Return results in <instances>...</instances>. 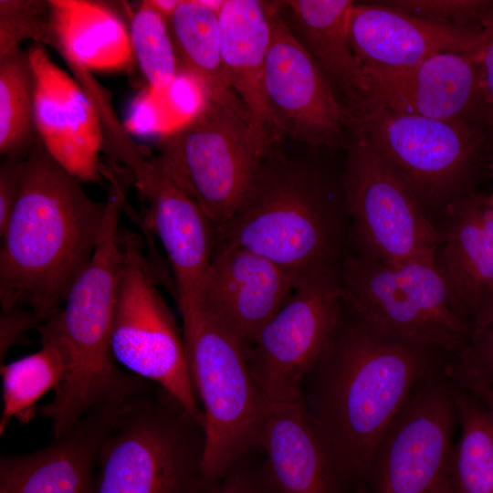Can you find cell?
<instances>
[{"label":"cell","mask_w":493,"mask_h":493,"mask_svg":"<svg viewBox=\"0 0 493 493\" xmlns=\"http://www.w3.org/2000/svg\"><path fill=\"white\" fill-rule=\"evenodd\" d=\"M451 356L347 312L305 376L300 402L344 470L369 493L374 453L416 385Z\"/></svg>","instance_id":"1"},{"label":"cell","mask_w":493,"mask_h":493,"mask_svg":"<svg viewBox=\"0 0 493 493\" xmlns=\"http://www.w3.org/2000/svg\"><path fill=\"white\" fill-rule=\"evenodd\" d=\"M107 212L38 137L25 160L18 199L0 234L1 312L39 326L64 304L89 262Z\"/></svg>","instance_id":"2"},{"label":"cell","mask_w":493,"mask_h":493,"mask_svg":"<svg viewBox=\"0 0 493 493\" xmlns=\"http://www.w3.org/2000/svg\"><path fill=\"white\" fill-rule=\"evenodd\" d=\"M349 240L341 178L277 147L261 159L216 244L255 252L298 278L339 272Z\"/></svg>","instance_id":"3"},{"label":"cell","mask_w":493,"mask_h":493,"mask_svg":"<svg viewBox=\"0 0 493 493\" xmlns=\"http://www.w3.org/2000/svg\"><path fill=\"white\" fill-rule=\"evenodd\" d=\"M130 186L109 184L107 212L94 253L72 284L63 306L37 327L40 339L58 346L65 376L50 401L63 418L77 420L124 395L135 376L116 362L111 323L123 267L119 222Z\"/></svg>","instance_id":"4"},{"label":"cell","mask_w":493,"mask_h":493,"mask_svg":"<svg viewBox=\"0 0 493 493\" xmlns=\"http://www.w3.org/2000/svg\"><path fill=\"white\" fill-rule=\"evenodd\" d=\"M204 424L149 381L116 406L95 461L93 493H200Z\"/></svg>","instance_id":"5"},{"label":"cell","mask_w":493,"mask_h":493,"mask_svg":"<svg viewBox=\"0 0 493 493\" xmlns=\"http://www.w3.org/2000/svg\"><path fill=\"white\" fill-rule=\"evenodd\" d=\"M346 132L360 137L435 218L475 192L492 163L485 129L383 109L344 115Z\"/></svg>","instance_id":"6"},{"label":"cell","mask_w":493,"mask_h":493,"mask_svg":"<svg viewBox=\"0 0 493 493\" xmlns=\"http://www.w3.org/2000/svg\"><path fill=\"white\" fill-rule=\"evenodd\" d=\"M182 322L188 369L204 414V489L257 448L269 403L253 377L246 347L222 323L198 309Z\"/></svg>","instance_id":"7"},{"label":"cell","mask_w":493,"mask_h":493,"mask_svg":"<svg viewBox=\"0 0 493 493\" xmlns=\"http://www.w3.org/2000/svg\"><path fill=\"white\" fill-rule=\"evenodd\" d=\"M339 278L345 310L375 328L452 357L467 344L472 329L455 309L434 260L347 255Z\"/></svg>","instance_id":"8"},{"label":"cell","mask_w":493,"mask_h":493,"mask_svg":"<svg viewBox=\"0 0 493 493\" xmlns=\"http://www.w3.org/2000/svg\"><path fill=\"white\" fill-rule=\"evenodd\" d=\"M157 156L216 229L234 215L268 149L246 111L205 100L185 122L159 135Z\"/></svg>","instance_id":"9"},{"label":"cell","mask_w":493,"mask_h":493,"mask_svg":"<svg viewBox=\"0 0 493 493\" xmlns=\"http://www.w3.org/2000/svg\"><path fill=\"white\" fill-rule=\"evenodd\" d=\"M123 267L110 344L118 364L164 389L204 424L186 361L183 332L161 295L141 238L121 232Z\"/></svg>","instance_id":"10"},{"label":"cell","mask_w":493,"mask_h":493,"mask_svg":"<svg viewBox=\"0 0 493 493\" xmlns=\"http://www.w3.org/2000/svg\"><path fill=\"white\" fill-rule=\"evenodd\" d=\"M346 135L341 182L354 255L385 262L434 260L440 243L436 223L360 137Z\"/></svg>","instance_id":"11"},{"label":"cell","mask_w":493,"mask_h":493,"mask_svg":"<svg viewBox=\"0 0 493 493\" xmlns=\"http://www.w3.org/2000/svg\"><path fill=\"white\" fill-rule=\"evenodd\" d=\"M344 313L339 272L298 279L287 302L246 348L268 403L300 401L302 382L330 346Z\"/></svg>","instance_id":"12"},{"label":"cell","mask_w":493,"mask_h":493,"mask_svg":"<svg viewBox=\"0 0 493 493\" xmlns=\"http://www.w3.org/2000/svg\"><path fill=\"white\" fill-rule=\"evenodd\" d=\"M107 151L131 173L146 202L145 223L167 256L181 316L192 313L215 248V227L160 158L146 155L128 131L118 134Z\"/></svg>","instance_id":"13"},{"label":"cell","mask_w":493,"mask_h":493,"mask_svg":"<svg viewBox=\"0 0 493 493\" xmlns=\"http://www.w3.org/2000/svg\"><path fill=\"white\" fill-rule=\"evenodd\" d=\"M446 364L416 385L386 430L370 467L369 493H425L446 472L458 423Z\"/></svg>","instance_id":"14"},{"label":"cell","mask_w":493,"mask_h":493,"mask_svg":"<svg viewBox=\"0 0 493 493\" xmlns=\"http://www.w3.org/2000/svg\"><path fill=\"white\" fill-rule=\"evenodd\" d=\"M479 53H441L402 68L362 66V94L344 115L383 109L484 128Z\"/></svg>","instance_id":"15"},{"label":"cell","mask_w":493,"mask_h":493,"mask_svg":"<svg viewBox=\"0 0 493 493\" xmlns=\"http://www.w3.org/2000/svg\"><path fill=\"white\" fill-rule=\"evenodd\" d=\"M271 4L264 91L279 136L313 150L344 147V110L331 83L292 37Z\"/></svg>","instance_id":"16"},{"label":"cell","mask_w":493,"mask_h":493,"mask_svg":"<svg viewBox=\"0 0 493 493\" xmlns=\"http://www.w3.org/2000/svg\"><path fill=\"white\" fill-rule=\"evenodd\" d=\"M27 52L33 79V115L47 152L67 172L85 183L101 184L104 144L100 118L82 86L56 64L43 45Z\"/></svg>","instance_id":"17"},{"label":"cell","mask_w":493,"mask_h":493,"mask_svg":"<svg viewBox=\"0 0 493 493\" xmlns=\"http://www.w3.org/2000/svg\"><path fill=\"white\" fill-rule=\"evenodd\" d=\"M298 279L255 252L216 244L195 310L214 317L246 348L289 299Z\"/></svg>","instance_id":"18"},{"label":"cell","mask_w":493,"mask_h":493,"mask_svg":"<svg viewBox=\"0 0 493 493\" xmlns=\"http://www.w3.org/2000/svg\"><path fill=\"white\" fill-rule=\"evenodd\" d=\"M434 263L471 329L493 320V204L473 192L438 215Z\"/></svg>","instance_id":"19"},{"label":"cell","mask_w":493,"mask_h":493,"mask_svg":"<svg viewBox=\"0 0 493 493\" xmlns=\"http://www.w3.org/2000/svg\"><path fill=\"white\" fill-rule=\"evenodd\" d=\"M257 448L264 493H365L338 462L300 401L269 403Z\"/></svg>","instance_id":"20"},{"label":"cell","mask_w":493,"mask_h":493,"mask_svg":"<svg viewBox=\"0 0 493 493\" xmlns=\"http://www.w3.org/2000/svg\"><path fill=\"white\" fill-rule=\"evenodd\" d=\"M348 33L362 66L402 68L441 53L477 54L482 47L481 31L433 23L380 1L354 2Z\"/></svg>","instance_id":"21"},{"label":"cell","mask_w":493,"mask_h":493,"mask_svg":"<svg viewBox=\"0 0 493 493\" xmlns=\"http://www.w3.org/2000/svg\"><path fill=\"white\" fill-rule=\"evenodd\" d=\"M120 402L91 410L41 449L1 454L0 493H93L97 452Z\"/></svg>","instance_id":"22"},{"label":"cell","mask_w":493,"mask_h":493,"mask_svg":"<svg viewBox=\"0 0 493 493\" xmlns=\"http://www.w3.org/2000/svg\"><path fill=\"white\" fill-rule=\"evenodd\" d=\"M272 12L271 1L261 0H224L218 11L224 77L268 150L282 139L264 91Z\"/></svg>","instance_id":"23"},{"label":"cell","mask_w":493,"mask_h":493,"mask_svg":"<svg viewBox=\"0 0 493 493\" xmlns=\"http://www.w3.org/2000/svg\"><path fill=\"white\" fill-rule=\"evenodd\" d=\"M292 37L331 83L343 109L362 91V68L348 33L351 0L272 1Z\"/></svg>","instance_id":"24"},{"label":"cell","mask_w":493,"mask_h":493,"mask_svg":"<svg viewBox=\"0 0 493 493\" xmlns=\"http://www.w3.org/2000/svg\"><path fill=\"white\" fill-rule=\"evenodd\" d=\"M51 46L69 67L89 72L128 68L133 60L130 32L105 4L89 0H48Z\"/></svg>","instance_id":"25"},{"label":"cell","mask_w":493,"mask_h":493,"mask_svg":"<svg viewBox=\"0 0 493 493\" xmlns=\"http://www.w3.org/2000/svg\"><path fill=\"white\" fill-rule=\"evenodd\" d=\"M218 11L205 1L180 0L166 18L179 72L192 78L206 100L246 111L224 77Z\"/></svg>","instance_id":"26"},{"label":"cell","mask_w":493,"mask_h":493,"mask_svg":"<svg viewBox=\"0 0 493 493\" xmlns=\"http://www.w3.org/2000/svg\"><path fill=\"white\" fill-rule=\"evenodd\" d=\"M455 383L460 435L446 475L456 493H493V417L475 393Z\"/></svg>","instance_id":"27"},{"label":"cell","mask_w":493,"mask_h":493,"mask_svg":"<svg viewBox=\"0 0 493 493\" xmlns=\"http://www.w3.org/2000/svg\"><path fill=\"white\" fill-rule=\"evenodd\" d=\"M36 352L0 367L2 379V413L0 435L12 419L28 423L37 413V402L49 391H55L66 372L62 352L52 341L40 339Z\"/></svg>","instance_id":"28"},{"label":"cell","mask_w":493,"mask_h":493,"mask_svg":"<svg viewBox=\"0 0 493 493\" xmlns=\"http://www.w3.org/2000/svg\"><path fill=\"white\" fill-rule=\"evenodd\" d=\"M37 138L31 68L19 49L0 56V154L26 157Z\"/></svg>","instance_id":"29"},{"label":"cell","mask_w":493,"mask_h":493,"mask_svg":"<svg viewBox=\"0 0 493 493\" xmlns=\"http://www.w3.org/2000/svg\"><path fill=\"white\" fill-rule=\"evenodd\" d=\"M133 55L150 87L168 89L179 74V64L166 18L143 1L131 21Z\"/></svg>","instance_id":"30"},{"label":"cell","mask_w":493,"mask_h":493,"mask_svg":"<svg viewBox=\"0 0 493 493\" xmlns=\"http://www.w3.org/2000/svg\"><path fill=\"white\" fill-rule=\"evenodd\" d=\"M28 39L51 46L49 1L0 0V56L21 49Z\"/></svg>","instance_id":"31"},{"label":"cell","mask_w":493,"mask_h":493,"mask_svg":"<svg viewBox=\"0 0 493 493\" xmlns=\"http://www.w3.org/2000/svg\"><path fill=\"white\" fill-rule=\"evenodd\" d=\"M410 16L459 29L481 31L493 0H384Z\"/></svg>","instance_id":"32"},{"label":"cell","mask_w":493,"mask_h":493,"mask_svg":"<svg viewBox=\"0 0 493 493\" xmlns=\"http://www.w3.org/2000/svg\"><path fill=\"white\" fill-rule=\"evenodd\" d=\"M450 363L493 383V320L472 329L467 344Z\"/></svg>","instance_id":"33"},{"label":"cell","mask_w":493,"mask_h":493,"mask_svg":"<svg viewBox=\"0 0 493 493\" xmlns=\"http://www.w3.org/2000/svg\"><path fill=\"white\" fill-rule=\"evenodd\" d=\"M479 53L482 121L493 162V5L484 19Z\"/></svg>","instance_id":"34"},{"label":"cell","mask_w":493,"mask_h":493,"mask_svg":"<svg viewBox=\"0 0 493 493\" xmlns=\"http://www.w3.org/2000/svg\"><path fill=\"white\" fill-rule=\"evenodd\" d=\"M256 452L257 448L239 458L218 482L200 493H264L261 454Z\"/></svg>","instance_id":"35"},{"label":"cell","mask_w":493,"mask_h":493,"mask_svg":"<svg viewBox=\"0 0 493 493\" xmlns=\"http://www.w3.org/2000/svg\"><path fill=\"white\" fill-rule=\"evenodd\" d=\"M26 157L5 156L0 165V234L19 196Z\"/></svg>","instance_id":"36"},{"label":"cell","mask_w":493,"mask_h":493,"mask_svg":"<svg viewBox=\"0 0 493 493\" xmlns=\"http://www.w3.org/2000/svg\"><path fill=\"white\" fill-rule=\"evenodd\" d=\"M462 383L486 404L493 417V388L485 380L473 374L466 375Z\"/></svg>","instance_id":"37"},{"label":"cell","mask_w":493,"mask_h":493,"mask_svg":"<svg viewBox=\"0 0 493 493\" xmlns=\"http://www.w3.org/2000/svg\"><path fill=\"white\" fill-rule=\"evenodd\" d=\"M180 0H151L152 5L167 18L176 8Z\"/></svg>","instance_id":"38"},{"label":"cell","mask_w":493,"mask_h":493,"mask_svg":"<svg viewBox=\"0 0 493 493\" xmlns=\"http://www.w3.org/2000/svg\"><path fill=\"white\" fill-rule=\"evenodd\" d=\"M425 493H456L454 489L446 472L445 475Z\"/></svg>","instance_id":"39"},{"label":"cell","mask_w":493,"mask_h":493,"mask_svg":"<svg viewBox=\"0 0 493 493\" xmlns=\"http://www.w3.org/2000/svg\"><path fill=\"white\" fill-rule=\"evenodd\" d=\"M488 171L490 173L492 183H493V162L488 165ZM488 198H489L490 202L493 204V188H492L491 194L488 195Z\"/></svg>","instance_id":"40"},{"label":"cell","mask_w":493,"mask_h":493,"mask_svg":"<svg viewBox=\"0 0 493 493\" xmlns=\"http://www.w3.org/2000/svg\"><path fill=\"white\" fill-rule=\"evenodd\" d=\"M474 374H475V373H474ZM476 375H477V374H476ZM477 376H478V375H477ZM479 377H480V376H479ZM482 379H483V378H482ZM483 380H485V379H483ZM485 381H486V380H485ZM486 382L493 388V383H490V382H488V381H486Z\"/></svg>","instance_id":"41"}]
</instances>
